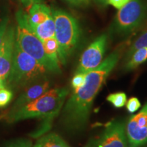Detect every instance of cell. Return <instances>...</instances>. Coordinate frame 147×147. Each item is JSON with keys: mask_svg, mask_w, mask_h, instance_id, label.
I'll use <instances>...</instances> for the list:
<instances>
[{"mask_svg": "<svg viewBox=\"0 0 147 147\" xmlns=\"http://www.w3.org/2000/svg\"><path fill=\"white\" fill-rule=\"evenodd\" d=\"M21 1L25 6H29L33 3H40L41 0H21Z\"/></svg>", "mask_w": 147, "mask_h": 147, "instance_id": "25", "label": "cell"}, {"mask_svg": "<svg viewBox=\"0 0 147 147\" xmlns=\"http://www.w3.org/2000/svg\"><path fill=\"white\" fill-rule=\"evenodd\" d=\"M33 147H69L63 138L54 133L44 136L37 141Z\"/></svg>", "mask_w": 147, "mask_h": 147, "instance_id": "15", "label": "cell"}, {"mask_svg": "<svg viewBox=\"0 0 147 147\" xmlns=\"http://www.w3.org/2000/svg\"><path fill=\"white\" fill-rule=\"evenodd\" d=\"M44 49L48 59L56 69L57 73H61L60 61L58 54V44L55 37L48 38L42 41Z\"/></svg>", "mask_w": 147, "mask_h": 147, "instance_id": "12", "label": "cell"}, {"mask_svg": "<svg viewBox=\"0 0 147 147\" xmlns=\"http://www.w3.org/2000/svg\"><path fill=\"white\" fill-rule=\"evenodd\" d=\"M86 82V74H74V76L71 79V86L72 87L74 91V90L78 89Z\"/></svg>", "mask_w": 147, "mask_h": 147, "instance_id": "18", "label": "cell"}, {"mask_svg": "<svg viewBox=\"0 0 147 147\" xmlns=\"http://www.w3.org/2000/svg\"><path fill=\"white\" fill-rule=\"evenodd\" d=\"M65 1L73 5L82 6V5H87L89 3L90 0H65Z\"/></svg>", "mask_w": 147, "mask_h": 147, "instance_id": "24", "label": "cell"}, {"mask_svg": "<svg viewBox=\"0 0 147 147\" xmlns=\"http://www.w3.org/2000/svg\"><path fill=\"white\" fill-rule=\"evenodd\" d=\"M8 19L4 18V19L0 21V45L3 39V37L5 36V32H6L7 28H8Z\"/></svg>", "mask_w": 147, "mask_h": 147, "instance_id": "22", "label": "cell"}, {"mask_svg": "<svg viewBox=\"0 0 147 147\" xmlns=\"http://www.w3.org/2000/svg\"><path fill=\"white\" fill-rule=\"evenodd\" d=\"M14 44L15 29L12 27H8L0 45V79L5 84L12 67Z\"/></svg>", "mask_w": 147, "mask_h": 147, "instance_id": "10", "label": "cell"}, {"mask_svg": "<svg viewBox=\"0 0 147 147\" xmlns=\"http://www.w3.org/2000/svg\"><path fill=\"white\" fill-rule=\"evenodd\" d=\"M144 147H147V146H144Z\"/></svg>", "mask_w": 147, "mask_h": 147, "instance_id": "30", "label": "cell"}, {"mask_svg": "<svg viewBox=\"0 0 147 147\" xmlns=\"http://www.w3.org/2000/svg\"><path fill=\"white\" fill-rule=\"evenodd\" d=\"M95 141V139H91L89 142L87 143V144L84 146V147H94Z\"/></svg>", "mask_w": 147, "mask_h": 147, "instance_id": "26", "label": "cell"}, {"mask_svg": "<svg viewBox=\"0 0 147 147\" xmlns=\"http://www.w3.org/2000/svg\"><path fill=\"white\" fill-rule=\"evenodd\" d=\"M29 30L32 31L42 41L55 37V22L53 16L43 23L37 25Z\"/></svg>", "mask_w": 147, "mask_h": 147, "instance_id": "13", "label": "cell"}, {"mask_svg": "<svg viewBox=\"0 0 147 147\" xmlns=\"http://www.w3.org/2000/svg\"><path fill=\"white\" fill-rule=\"evenodd\" d=\"M144 47H147V29L140 35L138 38L132 43L131 47L129 48L125 56V61L129 57L136 51Z\"/></svg>", "mask_w": 147, "mask_h": 147, "instance_id": "16", "label": "cell"}, {"mask_svg": "<svg viewBox=\"0 0 147 147\" xmlns=\"http://www.w3.org/2000/svg\"><path fill=\"white\" fill-rule=\"evenodd\" d=\"M128 147H144L147 144V102L125 124Z\"/></svg>", "mask_w": 147, "mask_h": 147, "instance_id": "8", "label": "cell"}, {"mask_svg": "<svg viewBox=\"0 0 147 147\" xmlns=\"http://www.w3.org/2000/svg\"><path fill=\"white\" fill-rule=\"evenodd\" d=\"M147 60V47H144L136 51L125 61L124 65L125 71L134 70Z\"/></svg>", "mask_w": 147, "mask_h": 147, "instance_id": "14", "label": "cell"}, {"mask_svg": "<svg viewBox=\"0 0 147 147\" xmlns=\"http://www.w3.org/2000/svg\"><path fill=\"white\" fill-rule=\"evenodd\" d=\"M50 73L31 55L23 51L15 40L12 67L5 84L12 87H23L40 80Z\"/></svg>", "mask_w": 147, "mask_h": 147, "instance_id": "3", "label": "cell"}, {"mask_svg": "<svg viewBox=\"0 0 147 147\" xmlns=\"http://www.w3.org/2000/svg\"><path fill=\"white\" fill-rule=\"evenodd\" d=\"M126 108L129 113H134L140 109L141 106V103L138 98L136 97H131L127 102Z\"/></svg>", "mask_w": 147, "mask_h": 147, "instance_id": "20", "label": "cell"}, {"mask_svg": "<svg viewBox=\"0 0 147 147\" xmlns=\"http://www.w3.org/2000/svg\"><path fill=\"white\" fill-rule=\"evenodd\" d=\"M130 0H108V4H110L115 8L119 9L125 5Z\"/></svg>", "mask_w": 147, "mask_h": 147, "instance_id": "23", "label": "cell"}, {"mask_svg": "<svg viewBox=\"0 0 147 147\" xmlns=\"http://www.w3.org/2000/svg\"><path fill=\"white\" fill-rule=\"evenodd\" d=\"M107 42L106 34L101 35L92 42L82 53L74 74H87L98 67L103 61Z\"/></svg>", "mask_w": 147, "mask_h": 147, "instance_id": "7", "label": "cell"}, {"mask_svg": "<svg viewBox=\"0 0 147 147\" xmlns=\"http://www.w3.org/2000/svg\"><path fill=\"white\" fill-rule=\"evenodd\" d=\"M120 51H115L98 67L86 74L85 83L74 90L62 110V123L71 132L81 131L87 125L95 97L120 59Z\"/></svg>", "mask_w": 147, "mask_h": 147, "instance_id": "1", "label": "cell"}, {"mask_svg": "<svg viewBox=\"0 0 147 147\" xmlns=\"http://www.w3.org/2000/svg\"><path fill=\"white\" fill-rule=\"evenodd\" d=\"M5 82L3 81L1 79H0V90H1L2 89H3V88H5Z\"/></svg>", "mask_w": 147, "mask_h": 147, "instance_id": "28", "label": "cell"}, {"mask_svg": "<svg viewBox=\"0 0 147 147\" xmlns=\"http://www.w3.org/2000/svg\"><path fill=\"white\" fill-rule=\"evenodd\" d=\"M51 82L48 80H40L36 84H31L19 95L10 110L18 109L36 100L51 89Z\"/></svg>", "mask_w": 147, "mask_h": 147, "instance_id": "11", "label": "cell"}, {"mask_svg": "<svg viewBox=\"0 0 147 147\" xmlns=\"http://www.w3.org/2000/svg\"><path fill=\"white\" fill-rule=\"evenodd\" d=\"M55 22V38L58 44L60 63L65 65L78 45L80 29L77 20L61 10L52 11Z\"/></svg>", "mask_w": 147, "mask_h": 147, "instance_id": "4", "label": "cell"}, {"mask_svg": "<svg viewBox=\"0 0 147 147\" xmlns=\"http://www.w3.org/2000/svg\"><path fill=\"white\" fill-rule=\"evenodd\" d=\"M12 92L9 89L3 88L0 90V108L5 106L12 98Z\"/></svg>", "mask_w": 147, "mask_h": 147, "instance_id": "19", "label": "cell"}, {"mask_svg": "<svg viewBox=\"0 0 147 147\" xmlns=\"http://www.w3.org/2000/svg\"><path fill=\"white\" fill-rule=\"evenodd\" d=\"M145 1V2H146V5H147V0H144Z\"/></svg>", "mask_w": 147, "mask_h": 147, "instance_id": "29", "label": "cell"}, {"mask_svg": "<svg viewBox=\"0 0 147 147\" xmlns=\"http://www.w3.org/2000/svg\"><path fill=\"white\" fill-rule=\"evenodd\" d=\"M15 40L22 50L45 66L51 73L57 74L46 55L42 40L20 23H18V26L15 30Z\"/></svg>", "mask_w": 147, "mask_h": 147, "instance_id": "6", "label": "cell"}, {"mask_svg": "<svg viewBox=\"0 0 147 147\" xmlns=\"http://www.w3.org/2000/svg\"><path fill=\"white\" fill-rule=\"evenodd\" d=\"M108 102L113 104L114 107L120 108L123 107L127 103V95L124 92H117L110 94L106 97Z\"/></svg>", "mask_w": 147, "mask_h": 147, "instance_id": "17", "label": "cell"}, {"mask_svg": "<svg viewBox=\"0 0 147 147\" xmlns=\"http://www.w3.org/2000/svg\"><path fill=\"white\" fill-rule=\"evenodd\" d=\"M69 92L67 87L50 89L36 100L18 109L10 110L3 117L9 123L28 119H41L43 121L42 127L32 135L35 138L41 136L50 129L53 121L63 108Z\"/></svg>", "mask_w": 147, "mask_h": 147, "instance_id": "2", "label": "cell"}, {"mask_svg": "<svg viewBox=\"0 0 147 147\" xmlns=\"http://www.w3.org/2000/svg\"><path fill=\"white\" fill-rule=\"evenodd\" d=\"M8 147H33V144L32 141L29 140L23 139L12 143Z\"/></svg>", "mask_w": 147, "mask_h": 147, "instance_id": "21", "label": "cell"}, {"mask_svg": "<svg viewBox=\"0 0 147 147\" xmlns=\"http://www.w3.org/2000/svg\"><path fill=\"white\" fill-rule=\"evenodd\" d=\"M98 3H100V4L102 5H106L107 4H108V0H95Z\"/></svg>", "mask_w": 147, "mask_h": 147, "instance_id": "27", "label": "cell"}, {"mask_svg": "<svg viewBox=\"0 0 147 147\" xmlns=\"http://www.w3.org/2000/svg\"><path fill=\"white\" fill-rule=\"evenodd\" d=\"M147 21V5L144 0H130L119 9L112 27L115 34L127 36Z\"/></svg>", "mask_w": 147, "mask_h": 147, "instance_id": "5", "label": "cell"}, {"mask_svg": "<svg viewBox=\"0 0 147 147\" xmlns=\"http://www.w3.org/2000/svg\"><path fill=\"white\" fill-rule=\"evenodd\" d=\"M94 147H128L123 121L108 123L98 139H95Z\"/></svg>", "mask_w": 147, "mask_h": 147, "instance_id": "9", "label": "cell"}]
</instances>
